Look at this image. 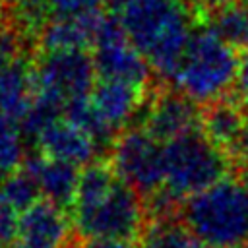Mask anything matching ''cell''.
Masks as SVG:
<instances>
[{
  "label": "cell",
  "mask_w": 248,
  "mask_h": 248,
  "mask_svg": "<svg viewBox=\"0 0 248 248\" xmlns=\"http://www.w3.org/2000/svg\"><path fill=\"white\" fill-rule=\"evenodd\" d=\"M112 170L143 200L165 188V143L145 128L130 126L116 136L108 149Z\"/></svg>",
  "instance_id": "8992f818"
},
{
  "label": "cell",
  "mask_w": 248,
  "mask_h": 248,
  "mask_svg": "<svg viewBox=\"0 0 248 248\" xmlns=\"http://www.w3.org/2000/svg\"><path fill=\"white\" fill-rule=\"evenodd\" d=\"M138 248H205L176 217L147 221Z\"/></svg>",
  "instance_id": "ac0fdd59"
},
{
  "label": "cell",
  "mask_w": 248,
  "mask_h": 248,
  "mask_svg": "<svg viewBox=\"0 0 248 248\" xmlns=\"http://www.w3.org/2000/svg\"><path fill=\"white\" fill-rule=\"evenodd\" d=\"M35 95V62L29 54L0 52V114L21 124Z\"/></svg>",
  "instance_id": "8fae6325"
},
{
  "label": "cell",
  "mask_w": 248,
  "mask_h": 248,
  "mask_svg": "<svg viewBox=\"0 0 248 248\" xmlns=\"http://www.w3.org/2000/svg\"><path fill=\"white\" fill-rule=\"evenodd\" d=\"M89 103L101 122L118 136L128 124L141 116V110L147 103L145 89H140L130 83L112 81V79H99L89 95Z\"/></svg>",
  "instance_id": "7c38bea8"
},
{
  "label": "cell",
  "mask_w": 248,
  "mask_h": 248,
  "mask_svg": "<svg viewBox=\"0 0 248 248\" xmlns=\"http://www.w3.org/2000/svg\"><path fill=\"white\" fill-rule=\"evenodd\" d=\"M196 2L200 4V6H198V10H196V12L200 14L202 10L205 12V10H209V8H213V6H219V4H225V2H229V0H196Z\"/></svg>",
  "instance_id": "4316f807"
},
{
  "label": "cell",
  "mask_w": 248,
  "mask_h": 248,
  "mask_svg": "<svg viewBox=\"0 0 248 248\" xmlns=\"http://www.w3.org/2000/svg\"><path fill=\"white\" fill-rule=\"evenodd\" d=\"M74 248H138L134 242L122 240H76Z\"/></svg>",
  "instance_id": "d4e9b609"
},
{
  "label": "cell",
  "mask_w": 248,
  "mask_h": 248,
  "mask_svg": "<svg viewBox=\"0 0 248 248\" xmlns=\"http://www.w3.org/2000/svg\"><path fill=\"white\" fill-rule=\"evenodd\" d=\"M202 110L176 89H157L147 97L141 110V128L167 143L190 130L200 128Z\"/></svg>",
  "instance_id": "9c48e42d"
},
{
  "label": "cell",
  "mask_w": 248,
  "mask_h": 248,
  "mask_svg": "<svg viewBox=\"0 0 248 248\" xmlns=\"http://www.w3.org/2000/svg\"><path fill=\"white\" fill-rule=\"evenodd\" d=\"M23 169L35 178L41 196L70 215L79 184V174H81L79 167L35 153L27 157Z\"/></svg>",
  "instance_id": "5bb4252c"
},
{
  "label": "cell",
  "mask_w": 248,
  "mask_h": 248,
  "mask_svg": "<svg viewBox=\"0 0 248 248\" xmlns=\"http://www.w3.org/2000/svg\"><path fill=\"white\" fill-rule=\"evenodd\" d=\"M232 165L236 169V178L248 188V126L240 138V143L232 155Z\"/></svg>",
  "instance_id": "cb8c5ba5"
},
{
  "label": "cell",
  "mask_w": 248,
  "mask_h": 248,
  "mask_svg": "<svg viewBox=\"0 0 248 248\" xmlns=\"http://www.w3.org/2000/svg\"><path fill=\"white\" fill-rule=\"evenodd\" d=\"M99 17H93V19H48L37 39L41 52L87 50V46L93 45V35H95Z\"/></svg>",
  "instance_id": "2e32d148"
},
{
  "label": "cell",
  "mask_w": 248,
  "mask_h": 248,
  "mask_svg": "<svg viewBox=\"0 0 248 248\" xmlns=\"http://www.w3.org/2000/svg\"><path fill=\"white\" fill-rule=\"evenodd\" d=\"M4 29H6V25H4L2 19H0V39H2V35H4Z\"/></svg>",
  "instance_id": "f1b7e54d"
},
{
  "label": "cell",
  "mask_w": 248,
  "mask_h": 248,
  "mask_svg": "<svg viewBox=\"0 0 248 248\" xmlns=\"http://www.w3.org/2000/svg\"><path fill=\"white\" fill-rule=\"evenodd\" d=\"M246 126H248V114L236 101L232 103L231 99H223L202 108L200 128L231 159L240 143Z\"/></svg>",
  "instance_id": "9a60e30c"
},
{
  "label": "cell",
  "mask_w": 248,
  "mask_h": 248,
  "mask_svg": "<svg viewBox=\"0 0 248 248\" xmlns=\"http://www.w3.org/2000/svg\"><path fill=\"white\" fill-rule=\"evenodd\" d=\"M232 93L236 97V103L248 112V48L242 50L238 56V70H236Z\"/></svg>",
  "instance_id": "603a6c76"
},
{
  "label": "cell",
  "mask_w": 248,
  "mask_h": 248,
  "mask_svg": "<svg viewBox=\"0 0 248 248\" xmlns=\"http://www.w3.org/2000/svg\"><path fill=\"white\" fill-rule=\"evenodd\" d=\"M238 248H248V242H244V244H240Z\"/></svg>",
  "instance_id": "f546056e"
},
{
  "label": "cell",
  "mask_w": 248,
  "mask_h": 248,
  "mask_svg": "<svg viewBox=\"0 0 248 248\" xmlns=\"http://www.w3.org/2000/svg\"><path fill=\"white\" fill-rule=\"evenodd\" d=\"M103 4L112 16H120L132 4V0H103Z\"/></svg>",
  "instance_id": "484cf974"
},
{
  "label": "cell",
  "mask_w": 248,
  "mask_h": 248,
  "mask_svg": "<svg viewBox=\"0 0 248 248\" xmlns=\"http://www.w3.org/2000/svg\"><path fill=\"white\" fill-rule=\"evenodd\" d=\"M91 56L99 79H112L147 89L151 85V66L130 43L120 19L112 14L101 16L95 27Z\"/></svg>",
  "instance_id": "ba28073f"
},
{
  "label": "cell",
  "mask_w": 248,
  "mask_h": 248,
  "mask_svg": "<svg viewBox=\"0 0 248 248\" xmlns=\"http://www.w3.org/2000/svg\"><path fill=\"white\" fill-rule=\"evenodd\" d=\"M33 143L37 153L76 167H87L95 163L93 159L101 151L95 140L66 116H60L48 126H45L37 134Z\"/></svg>",
  "instance_id": "4fadbf2b"
},
{
  "label": "cell",
  "mask_w": 248,
  "mask_h": 248,
  "mask_svg": "<svg viewBox=\"0 0 248 248\" xmlns=\"http://www.w3.org/2000/svg\"><path fill=\"white\" fill-rule=\"evenodd\" d=\"M0 196L10 202L19 213H25L43 198L35 178L25 169H19L0 178Z\"/></svg>",
  "instance_id": "ffe728a7"
},
{
  "label": "cell",
  "mask_w": 248,
  "mask_h": 248,
  "mask_svg": "<svg viewBox=\"0 0 248 248\" xmlns=\"http://www.w3.org/2000/svg\"><path fill=\"white\" fill-rule=\"evenodd\" d=\"M203 23L234 50L248 48V0H229L205 10Z\"/></svg>",
  "instance_id": "e0dca14e"
},
{
  "label": "cell",
  "mask_w": 248,
  "mask_h": 248,
  "mask_svg": "<svg viewBox=\"0 0 248 248\" xmlns=\"http://www.w3.org/2000/svg\"><path fill=\"white\" fill-rule=\"evenodd\" d=\"M78 236L70 215L41 198L33 207L21 213L17 242L12 248H74Z\"/></svg>",
  "instance_id": "30bf717a"
},
{
  "label": "cell",
  "mask_w": 248,
  "mask_h": 248,
  "mask_svg": "<svg viewBox=\"0 0 248 248\" xmlns=\"http://www.w3.org/2000/svg\"><path fill=\"white\" fill-rule=\"evenodd\" d=\"M74 232L79 240H122L138 244L147 211L143 198L120 176L112 188L89 205L70 211Z\"/></svg>",
  "instance_id": "5b68a950"
},
{
  "label": "cell",
  "mask_w": 248,
  "mask_h": 248,
  "mask_svg": "<svg viewBox=\"0 0 248 248\" xmlns=\"http://www.w3.org/2000/svg\"><path fill=\"white\" fill-rule=\"evenodd\" d=\"M176 219L205 248H238L248 242V188L227 176L186 198Z\"/></svg>",
  "instance_id": "7a4b0ae2"
},
{
  "label": "cell",
  "mask_w": 248,
  "mask_h": 248,
  "mask_svg": "<svg viewBox=\"0 0 248 248\" xmlns=\"http://www.w3.org/2000/svg\"><path fill=\"white\" fill-rule=\"evenodd\" d=\"M236 70V50L219 39L205 23H196L170 79L174 89L186 99L207 107L227 99V93L234 87Z\"/></svg>",
  "instance_id": "3957f363"
},
{
  "label": "cell",
  "mask_w": 248,
  "mask_h": 248,
  "mask_svg": "<svg viewBox=\"0 0 248 248\" xmlns=\"http://www.w3.org/2000/svg\"><path fill=\"white\" fill-rule=\"evenodd\" d=\"M116 17L151 70L170 79L196 25L186 0H132Z\"/></svg>",
  "instance_id": "6da1fadb"
},
{
  "label": "cell",
  "mask_w": 248,
  "mask_h": 248,
  "mask_svg": "<svg viewBox=\"0 0 248 248\" xmlns=\"http://www.w3.org/2000/svg\"><path fill=\"white\" fill-rule=\"evenodd\" d=\"M23 2H27V0H0V4H6V6H10V8L19 6V4H23Z\"/></svg>",
  "instance_id": "83f0119b"
},
{
  "label": "cell",
  "mask_w": 248,
  "mask_h": 248,
  "mask_svg": "<svg viewBox=\"0 0 248 248\" xmlns=\"http://www.w3.org/2000/svg\"><path fill=\"white\" fill-rule=\"evenodd\" d=\"M97 70L89 50L39 52L35 60L37 95L64 108L87 99L95 87Z\"/></svg>",
  "instance_id": "52a82bcc"
},
{
  "label": "cell",
  "mask_w": 248,
  "mask_h": 248,
  "mask_svg": "<svg viewBox=\"0 0 248 248\" xmlns=\"http://www.w3.org/2000/svg\"><path fill=\"white\" fill-rule=\"evenodd\" d=\"M21 213L0 196V248H12L17 242Z\"/></svg>",
  "instance_id": "7402d4cb"
},
{
  "label": "cell",
  "mask_w": 248,
  "mask_h": 248,
  "mask_svg": "<svg viewBox=\"0 0 248 248\" xmlns=\"http://www.w3.org/2000/svg\"><path fill=\"white\" fill-rule=\"evenodd\" d=\"M232 169V159L202 128L165 143V190L180 202L231 176Z\"/></svg>",
  "instance_id": "277c9868"
},
{
  "label": "cell",
  "mask_w": 248,
  "mask_h": 248,
  "mask_svg": "<svg viewBox=\"0 0 248 248\" xmlns=\"http://www.w3.org/2000/svg\"><path fill=\"white\" fill-rule=\"evenodd\" d=\"M25 161L27 147L21 124L0 114V178L23 169Z\"/></svg>",
  "instance_id": "d6986e66"
},
{
  "label": "cell",
  "mask_w": 248,
  "mask_h": 248,
  "mask_svg": "<svg viewBox=\"0 0 248 248\" xmlns=\"http://www.w3.org/2000/svg\"><path fill=\"white\" fill-rule=\"evenodd\" d=\"M46 19H93L101 16L103 0H37Z\"/></svg>",
  "instance_id": "44dd1931"
}]
</instances>
